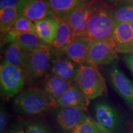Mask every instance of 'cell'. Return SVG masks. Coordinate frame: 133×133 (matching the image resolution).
Returning <instances> with one entry per match:
<instances>
[{
  "label": "cell",
  "mask_w": 133,
  "mask_h": 133,
  "mask_svg": "<svg viewBox=\"0 0 133 133\" xmlns=\"http://www.w3.org/2000/svg\"><path fill=\"white\" fill-rule=\"evenodd\" d=\"M114 25L112 6L103 1L89 17L82 36L91 41L110 39L113 38Z\"/></svg>",
  "instance_id": "1"
},
{
  "label": "cell",
  "mask_w": 133,
  "mask_h": 133,
  "mask_svg": "<svg viewBox=\"0 0 133 133\" xmlns=\"http://www.w3.org/2000/svg\"><path fill=\"white\" fill-rule=\"evenodd\" d=\"M52 56L51 46L26 51L21 68L24 71L27 80L33 82L45 75L51 66Z\"/></svg>",
  "instance_id": "2"
},
{
  "label": "cell",
  "mask_w": 133,
  "mask_h": 133,
  "mask_svg": "<svg viewBox=\"0 0 133 133\" xmlns=\"http://www.w3.org/2000/svg\"><path fill=\"white\" fill-rule=\"evenodd\" d=\"M75 81L90 101L107 92L105 79L94 65H79Z\"/></svg>",
  "instance_id": "3"
},
{
  "label": "cell",
  "mask_w": 133,
  "mask_h": 133,
  "mask_svg": "<svg viewBox=\"0 0 133 133\" xmlns=\"http://www.w3.org/2000/svg\"><path fill=\"white\" fill-rule=\"evenodd\" d=\"M12 107L17 114L36 115L45 112L51 106L49 100L42 90L29 88L15 97Z\"/></svg>",
  "instance_id": "4"
},
{
  "label": "cell",
  "mask_w": 133,
  "mask_h": 133,
  "mask_svg": "<svg viewBox=\"0 0 133 133\" xmlns=\"http://www.w3.org/2000/svg\"><path fill=\"white\" fill-rule=\"evenodd\" d=\"M26 81V75L21 66L2 61L0 66V89L3 98L9 99L19 94Z\"/></svg>",
  "instance_id": "5"
},
{
  "label": "cell",
  "mask_w": 133,
  "mask_h": 133,
  "mask_svg": "<svg viewBox=\"0 0 133 133\" xmlns=\"http://www.w3.org/2000/svg\"><path fill=\"white\" fill-rule=\"evenodd\" d=\"M96 121L106 133H121L123 119L117 109L105 101H100L94 106Z\"/></svg>",
  "instance_id": "6"
},
{
  "label": "cell",
  "mask_w": 133,
  "mask_h": 133,
  "mask_svg": "<svg viewBox=\"0 0 133 133\" xmlns=\"http://www.w3.org/2000/svg\"><path fill=\"white\" fill-rule=\"evenodd\" d=\"M107 75L113 89L133 111V83L119 69L117 61L110 66Z\"/></svg>",
  "instance_id": "7"
},
{
  "label": "cell",
  "mask_w": 133,
  "mask_h": 133,
  "mask_svg": "<svg viewBox=\"0 0 133 133\" xmlns=\"http://www.w3.org/2000/svg\"><path fill=\"white\" fill-rule=\"evenodd\" d=\"M118 52L114 39L92 41L88 53V64L94 65H111L118 59Z\"/></svg>",
  "instance_id": "8"
},
{
  "label": "cell",
  "mask_w": 133,
  "mask_h": 133,
  "mask_svg": "<svg viewBox=\"0 0 133 133\" xmlns=\"http://www.w3.org/2000/svg\"><path fill=\"white\" fill-rule=\"evenodd\" d=\"M103 0H91L79 6L65 18L72 29L75 36H82L91 15Z\"/></svg>",
  "instance_id": "9"
},
{
  "label": "cell",
  "mask_w": 133,
  "mask_h": 133,
  "mask_svg": "<svg viewBox=\"0 0 133 133\" xmlns=\"http://www.w3.org/2000/svg\"><path fill=\"white\" fill-rule=\"evenodd\" d=\"M17 8L19 16H24L33 22L55 17L44 0H20Z\"/></svg>",
  "instance_id": "10"
},
{
  "label": "cell",
  "mask_w": 133,
  "mask_h": 133,
  "mask_svg": "<svg viewBox=\"0 0 133 133\" xmlns=\"http://www.w3.org/2000/svg\"><path fill=\"white\" fill-rule=\"evenodd\" d=\"M89 116L85 110L74 106L59 107L56 116L57 123L64 131H72Z\"/></svg>",
  "instance_id": "11"
},
{
  "label": "cell",
  "mask_w": 133,
  "mask_h": 133,
  "mask_svg": "<svg viewBox=\"0 0 133 133\" xmlns=\"http://www.w3.org/2000/svg\"><path fill=\"white\" fill-rule=\"evenodd\" d=\"M90 101L75 81H74L70 87L56 101L52 107L74 106L81 108L87 111Z\"/></svg>",
  "instance_id": "12"
},
{
  "label": "cell",
  "mask_w": 133,
  "mask_h": 133,
  "mask_svg": "<svg viewBox=\"0 0 133 133\" xmlns=\"http://www.w3.org/2000/svg\"><path fill=\"white\" fill-rule=\"evenodd\" d=\"M1 43V46L11 43H16L27 51L49 46L35 33L20 32L12 29L8 33Z\"/></svg>",
  "instance_id": "13"
},
{
  "label": "cell",
  "mask_w": 133,
  "mask_h": 133,
  "mask_svg": "<svg viewBox=\"0 0 133 133\" xmlns=\"http://www.w3.org/2000/svg\"><path fill=\"white\" fill-rule=\"evenodd\" d=\"M112 37L118 53H133V30L130 23H115Z\"/></svg>",
  "instance_id": "14"
},
{
  "label": "cell",
  "mask_w": 133,
  "mask_h": 133,
  "mask_svg": "<svg viewBox=\"0 0 133 133\" xmlns=\"http://www.w3.org/2000/svg\"><path fill=\"white\" fill-rule=\"evenodd\" d=\"M73 82L52 74L46 76L43 83V91L49 100L51 107H52L56 101Z\"/></svg>",
  "instance_id": "15"
},
{
  "label": "cell",
  "mask_w": 133,
  "mask_h": 133,
  "mask_svg": "<svg viewBox=\"0 0 133 133\" xmlns=\"http://www.w3.org/2000/svg\"><path fill=\"white\" fill-rule=\"evenodd\" d=\"M92 41L85 36H76L63 54L79 65L89 64L88 62V53Z\"/></svg>",
  "instance_id": "16"
},
{
  "label": "cell",
  "mask_w": 133,
  "mask_h": 133,
  "mask_svg": "<svg viewBox=\"0 0 133 133\" xmlns=\"http://www.w3.org/2000/svg\"><path fill=\"white\" fill-rule=\"evenodd\" d=\"M79 66V64L66 56H56L51 61V74L73 82L75 81Z\"/></svg>",
  "instance_id": "17"
},
{
  "label": "cell",
  "mask_w": 133,
  "mask_h": 133,
  "mask_svg": "<svg viewBox=\"0 0 133 133\" xmlns=\"http://www.w3.org/2000/svg\"><path fill=\"white\" fill-rule=\"evenodd\" d=\"M75 38L71 26L65 19H61L54 41L51 47L52 52L61 54Z\"/></svg>",
  "instance_id": "18"
},
{
  "label": "cell",
  "mask_w": 133,
  "mask_h": 133,
  "mask_svg": "<svg viewBox=\"0 0 133 133\" xmlns=\"http://www.w3.org/2000/svg\"><path fill=\"white\" fill-rule=\"evenodd\" d=\"M56 17L65 19L79 6L91 0H44Z\"/></svg>",
  "instance_id": "19"
},
{
  "label": "cell",
  "mask_w": 133,
  "mask_h": 133,
  "mask_svg": "<svg viewBox=\"0 0 133 133\" xmlns=\"http://www.w3.org/2000/svg\"><path fill=\"white\" fill-rule=\"evenodd\" d=\"M60 20L58 18L49 17L35 22L36 33L42 40L49 46L54 42L59 26Z\"/></svg>",
  "instance_id": "20"
},
{
  "label": "cell",
  "mask_w": 133,
  "mask_h": 133,
  "mask_svg": "<svg viewBox=\"0 0 133 133\" xmlns=\"http://www.w3.org/2000/svg\"><path fill=\"white\" fill-rule=\"evenodd\" d=\"M19 16L17 8H6L0 9V33L1 41L12 29Z\"/></svg>",
  "instance_id": "21"
},
{
  "label": "cell",
  "mask_w": 133,
  "mask_h": 133,
  "mask_svg": "<svg viewBox=\"0 0 133 133\" xmlns=\"http://www.w3.org/2000/svg\"><path fill=\"white\" fill-rule=\"evenodd\" d=\"M115 23H131L133 21V4L123 0L112 6Z\"/></svg>",
  "instance_id": "22"
},
{
  "label": "cell",
  "mask_w": 133,
  "mask_h": 133,
  "mask_svg": "<svg viewBox=\"0 0 133 133\" xmlns=\"http://www.w3.org/2000/svg\"><path fill=\"white\" fill-rule=\"evenodd\" d=\"M27 50H25L16 43L8 44L4 51V59L3 61L8 64L21 67L25 54Z\"/></svg>",
  "instance_id": "23"
},
{
  "label": "cell",
  "mask_w": 133,
  "mask_h": 133,
  "mask_svg": "<svg viewBox=\"0 0 133 133\" xmlns=\"http://www.w3.org/2000/svg\"><path fill=\"white\" fill-rule=\"evenodd\" d=\"M71 133H106V132L96 121L88 117L79 125L76 126Z\"/></svg>",
  "instance_id": "24"
},
{
  "label": "cell",
  "mask_w": 133,
  "mask_h": 133,
  "mask_svg": "<svg viewBox=\"0 0 133 133\" xmlns=\"http://www.w3.org/2000/svg\"><path fill=\"white\" fill-rule=\"evenodd\" d=\"M12 30L20 32L35 33V26L33 22L25 17L24 16H19L15 23Z\"/></svg>",
  "instance_id": "25"
},
{
  "label": "cell",
  "mask_w": 133,
  "mask_h": 133,
  "mask_svg": "<svg viewBox=\"0 0 133 133\" xmlns=\"http://www.w3.org/2000/svg\"><path fill=\"white\" fill-rule=\"evenodd\" d=\"M24 128L25 133H52L44 124L37 121H26Z\"/></svg>",
  "instance_id": "26"
},
{
  "label": "cell",
  "mask_w": 133,
  "mask_h": 133,
  "mask_svg": "<svg viewBox=\"0 0 133 133\" xmlns=\"http://www.w3.org/2000/svg\"><path fill=\"white\" fill-rule=\"evenodd\" d=\"M8 122V112L2 103L0 108V133H4L7 130Z\"/></svg>",
  "instance_id": "27"
},
{
  "label": "cell",
  "mask_w": 133,
  "mask_h": 133,
  "mask_svg": "<svg viewBox=\"0 0 133 133\" xmlns=\"http://www.w3.org/2000/svg\"><path fill=\"white\" fill-rule=\"evenodd\" d=\"M4 133H25L24 124L23 123H16L8 129Z\"/></svg>",
  "instance_id": "28"
},
{
  "label": "cell",
  "mask_w": 133,
  "mask_h": 133,
  "mask_svg": "<svg viewBox=\"0 0 133 133\" xmlns=\"http://www.w3.org/2000/svg\"><path fill=\"white\" fill-rule=\"evenodd\" d=\"M20 0H0V9L17 7Z\"/></svg>",
  "instance_id": "29"
},
{
  "label": "cell",
  "mask_w": 133,
  "mask_h": 133,
  "mask_svg": "<svg viewBox=\"0 0 133 133\" xmlns=\"http://www.w3.org/2000/svg\"><path fill=\"white\" fill-rule=\"evenodd\" d=\"M124 62L133 74V53L124 54L123 57Z\"/></svg>",
  "instance_id": "30"
},
{
  "label": "cell",
  "mask_w": 133,
  "mask_h": 133,
  "mask_svg": "<svg viewBox=\"0 0 133 133\" xmlns=\"http://www.w3.org/2000/svg\"><path fill=\"white\" fill-rule=\"evenodd\" d=\"M105 1H106V3H107V4H109L111 6H114L115 4H117V3L123 1V0H105Z\"/></svg>",
  "instance_id": "31"
},
{
  "label": "cell",
  "mask_w": 133,
  "mask_h": 133,
  "mask_svg": "<svg viewBox=\"0 0 133 133\" xmlns=\"http://www.w3.org/2000/svg\"><path fill=\"white\" fill-rule=\"evenodd\" d=\"M130 25H131V28H132V30H133V21L131 22L130 23Z\"/></svg>",
  "instance_id": "32"
},
{
  "label": "cell",
  "mask_w": 133,
  "mask_h": 133,
  "mask_svg": "<svg viewBox=\"0 0 133 133\" xmlns=\"http://www.w3.org/2000/svg\"><path fill=\"white\" fill-rule=\"evenodd\" d=\"M127 1H128L129 2H130V3H132V4H133V0H127Z\"/></svg>",
  "instance_id": "33"
}]
</instances>
